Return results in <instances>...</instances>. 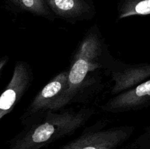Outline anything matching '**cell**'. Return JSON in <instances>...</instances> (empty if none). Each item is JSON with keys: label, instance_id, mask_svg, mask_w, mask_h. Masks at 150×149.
I'll list each match as a JSON object with an SVG mask.
<instances>
[{"label": "cell", "instance_id": "obj_6", "mask_svg": "<svg viewBox=\"0 0 150 149\" xmlns=\"http://www.w3.org/2000/svg\"><path fill=\"white\" fill-rule=\"evenodd\" d=\"M109 77L114 83L110 93L120 94L150 79V63L127 64L117 59Z\"/></svg>", "mask_w": 150, "mask_h": 149}, {"label": "cell", "instance_id": "obj_4", "mask_svg": "<svg viewBox=\"0 0 150 149\" xmlns=\"http://www.w3.org/2000/svg\"><path fill=\"white\" fill-rule=\"evenodd\" d=\"M68 69L57 73L35 95L21 116L20 122L23 127L43 119L47 112L54 111L57 102L68 86Z\"/></svg>", "mask_w": 150, "mask_h": 149}, {"label": "cell", "instance_id": "obj_3", "mask_svg": "<svg viewBox=\"0 0 150 149\" xmlns=\"http://www.w3.org/2000/svg\"><path fill=\"white\" fill-rule=\"evenodd\" d=\"M110 120L102 118L86 127L73 140L57 149H118L135 131L133 125L109 127Z\"/></svg>", "mask_w": 150, "mask_h": 149}, {"label": "cell", "instance_id": "obj_8", "mask_svg": "<svg viewBox=\"0 0 150 149\" xmlns=\"http://www.w3.org/2000/svg\"><path fill=\"white\" fill-rule=\"evenodd\" d=\"M55 15L69 23L90 20L95 16L93 0H45Z\"/></svg>", "mask_w": 150, "mask_h": 149}, {"label": "cell", "instance_id": "obj_9", "mask_svg": "<svg viewBox=\"0 0 150 149\" xmlns=\"http://www.w3.org/2000/svg\"><path fill=\"white\" fill-rule=\"evenodd\" d=\"M10 4L22 13H28L35 16L43 18L53 22L56 19L55 15L46 4L45 0H8Z\"/></svg>", "mask_w": 150, "mask_h": 149}, {"label": "cell", "instance_id": "obj_5", "mask_svg": "<svg viewBox=\"0 0 150 149\" xmlns=\"http://www.w3.org/2000/svg\"><path fill=\"white\" fill-rule=\"evenodd\" d=\"M33 80V70L30 64L23 60L16 61L11 79L0 96V120L13 112Z\"/></svg>", "mask_w": 150, "mask_h": 149}, {"label": "cell", "instance_id": "obj_11", "mask_svg": "<svg viewBox=\"0 0 150 149\" xmlns=\"http://www.w3.org/2000/svg\"><path fill=\"white\" fill-rule=\"evenodd\" d=\"M130 149H150V128L145 130L130 144Z\"/></svg>", "mask_w": 150, "mask_h": 149}, {"label": "cell", "instance_id": "obj_10", "mask_svg": "<svg viewBox=\"0 0 150 149\" xmlns=\"http://www.w3.org/2000/svg\"><path fill=\"white\" fill-rule=\"evenodd\" d=\"M150 15V0H120L117 21L132 16Z\"/></svg>", "mask_w": 150, "mask_h": 149}, {"label": "cell", "instance_id": "obj_1", "mask_svg": "<svg viewBox=\"0 0 150 149\" xmlns=\"http://www.w3.org/2000/svg\"><path fill=\"white\" fill-rule=\"evenodd\" d=\"M116 61L98 25H92L72 54L67 68L68 86L54 111H60L73 104L89 103L104 87L103 76L109 77Z\"/></svg>", "mask_w": 150, "mask_h": 149}, {"label": "cell", "instance_id": "obj_12", "mask_svg": "<svg viewBox=\"0 0 150 149\" xmlns=\"http://www.w3.org/2000/svg\"><path fill=\"white\" fill-rule=\"evenodd\" d=\"M8 59L9 57L7 56H3L0 60V75H1L2 74V70H4V66L8 62Z\"/></svg>", "mask_w": 150, "mask_h": 149}, {"label": "cell", "instance_id": "obj_2", "mask_svg": "<svg viewBox=\"0 0 150 149\" xmlns=\"http://www.w3.org/2000/svg\"><path fill=\"white\" fill-rule=\"evenodd\" d=\"M96 113V109L86 106L79 110L66 108L60 111H48L43 119L24 127L12 137L8 149L43 148L74 134Z\"/></svg>", "mask_w": 150, "mask_h": 149}, {"label": "cell", "instance_id": "obj_7", "mask_svg": "<svg viewBox=\"0 0 150 149\" xmlns=\"http://www.w3.org/2000/svg\"><path fill=\"white\" fill-rule=\"evenodd\" d=\"M150 106V79L133 89L111 96L100 108L109 113L138 111Z\"/></svg>", "mask_w": 150, "mask_h": 149}]
</instances>
